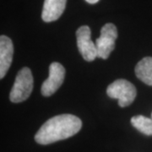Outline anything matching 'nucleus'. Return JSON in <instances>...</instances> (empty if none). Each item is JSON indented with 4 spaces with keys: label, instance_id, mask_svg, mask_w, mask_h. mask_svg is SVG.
<instances>
[{
    "label": "nucleus",
    "instance_id": "obj_1",
    "mask_svg": "<svg viewBox=\"0 0 152 152\" xmlns=\"http://www.w3.org/2000/svg\"><path fill=\"white\" fill-rule=\"evenodd\" d=\"M81 127V120L75 115H58L44 123L35 136V140L40 145H49L74 136Z\"/></svg>",
    "mask_w": 152,
    "mask_h": 152
},
{
    "label": "nucleus",
    "instance_id": "obj_2",
    "mask_svg": "<svg viewBox=\"0 0 152 152\" xmlns=\"http://www.w3.org/2000/svg\"><path fill=\"white\" fill-rule=\"evenodd\" d=\"M33 89V77L31 69L25 67L17 74L12 87L10 99L14 103H19L27 99Z\"/></svg>",
    "mask_w": 152,
    "mask_h": 152
},
{
    "label": "nucleus",
    "instance_id": "obj_3",
    "mask_svg": "<svg viewBox=\"0 0 152 152\" xmlns=\"http://www.w3.org/2000/svg\"><path fill=\"white\" fill-rule=\"evenodd\" d=\"M109 97L118 99L121 107L129 106L134 101L137 95L135 86L126 80H117L109 85L107 89Z\"/></svg>",
    "mask_w": 152,
    "mask_h": 152
},
{
    "label": "nucleus",
    "instance_id": "obj_4",
    "mask_svg": "<svg viewBox=\"0 0 152 152\" xmlns=\"http://www.w3.org/2000/svg\"><path fill=\"white\" fill-rule=\"evenodd\" d=\"M118 38V30L115 25L107 23L101 30V36L96 41L97 57L107 59L115 48V42Z\"/></svg>",
    "mask_w": 152,
    "mask_h": 152
},
{
    "label": "nucleus",
    "instance_id": "obj_5",
    "mask_svg": "<svg viewBox=\"0 0 152 152\" xmlns=\"http://www.w3.org/2000/svg\"><path fill=\"white\" fill-rule=\"evenodd\" d=\"M77 46L83 58L87 62H91L97 58L96 43L91 40V29L87 26H80L76 31Z\"/></svg>",
    "mask_w": 152,
    "mask_h": 152
},
{
    "label": "nucleus",
    "instance_id": "obj_6",
    "mask_svg": "<svg viewBox=\"0 0 152 152\" xmlns=\"http://www.w3.org/2000/svg\"><path fill=\"white\" fill-rule=\"evenodd\" d=\"M65 77V69L59 63H53L49 67L48 78L42 86V94L44 96L53 95L62 86Z\"/></svg>",
    "mask_w": 152,
    "mask_h": 152
},
{
    "label": "nucleus",
    "instance_id": "obj_7",
    "mask_svg": "<svg viewBox=\"0 0 152 152\" xmlns=\"http://www.w3.org/2000/svg\"><path fill=\"white\" fill-rule=\"evenodd\" d=\"M14 45L11 39L6 36L0 37V78L6 75L13 59Z\"/></svg>",
    "mask_w": 152,
    "mask_h": 152
},
{
    "label": "nucleus",
    "instance_id": "obj_8",
    "mask_svg": "<svg viewBox=\"0 0 152 152\" xmlns=\"http://www.w3.org/2000/svg\"><path fill=\"white\" fill-rule=\"evenodd\" d=\"M67 0H45L42 18L45 22L57 20L65 10Z\"/></svg>",
    "mask_w": 152,
    "mask_h": 152
},
{
    "label": "nucleus",
    "instance_id": "obj_9",
    "mask_svg": "<svg viewBox=\"0 0 152 152\" xmlns=\"http://www.w3.org/2000/svg\"><path fill=\"white\" fill-rule=\"evenodd\" d=\"M136 76L148 86H152V57L141 59L135 67Z\"/></svg>",
    "mask_w": 152,
    "mask_h": 152
},
{
    "label": "nucleus",
    "instance_id": "obj_10",
    "mask_svg": "<svg viewBox=\"0 0 152 152\" xmlns=\"http://www.w3.org/2000/svg\"><path fill=\"white\" fill-rule=\"evenodd\" d=\"M131 124L142 134L145 135H152V118L138 115L131 118Z\"/></svg>",
    "mask_w": 152,
    "mask_h": 152
},
{
    "label": "nucleus",
    "instance_id": "obj_11",
    "mask_svg": "<svg viewBox=\"0 0 152 152\" xmlns=\"http://www.w3.org/2000/svg\"><path fill=\"white\" fill-rule=\"evenodd\" d=\"M87 3L89 4H96L97 2H99V0H86Z\"/></svg>",
    "mask_w": 152,
    "mask_h": 152
},
{
    "label": "nucleus",
    "instance_id": "obj_12",
    "mask_svg": "<svg viewBox=\"0 0 152 152\" xmlns=\"http://www.w3.org/2000/svg\"><path fill=\"white\" fill-rule=\"evenodd\" d=\"M151 118H152V114H151Z\"/></svg>",
    "mask_w": 152,
    "mask_h": 152
}]
</instances>
